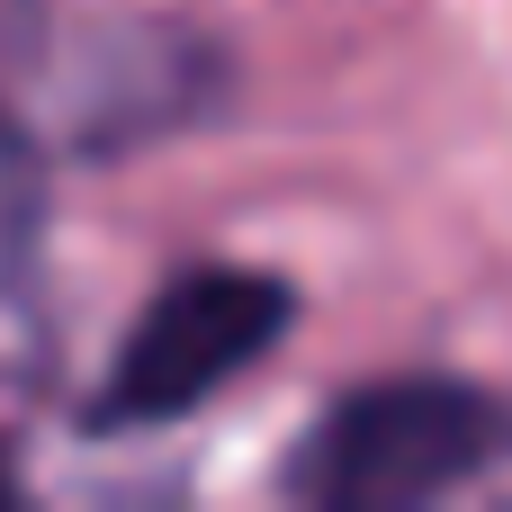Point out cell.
Here are the masks:
<instances>
[{
  "label": "cell",
  "instance_id": "1",
  "mask_svg": "<svg viewBox=\"0 0 512 512\" xmlns=\"http://www.w3.org/2000/svg\"><path fill=\"white\" fill-rule=\"evenodd\" d=\"M495 468H512L504 387L450 378V369H396V378L333 396L297 432L279 495L315 512H414V504L486 486Z\"/></svg>",
  "mask_w": 512,
  "mask_h": 512
},
{
  "label": "cell",
  "instance_id": "2",
  "mask_svg": "<svg viewBox=\"0 0 512 512\" xmlns=\"http://www.w3.org/2000/svg\"><path fill=\"white\" fill-rule=\"evenodd\" d=\"M288 324H297V288L279 270H243V261L171 270L153 288V306L135 315V333L117 342L81 423L90 432H162V423L198 414L207 396H225L261 351H279Z\"/></svg>",
  "mask_w": 512,
  "mask_h": 512
},
{
  "label": "cell",
  "instance_id": "3",
  "mask_svg": "<svg viewBox=\"0 0 512 512\" xmlns=\"http://www.w3.org/2000/svg\"><path fill=\"white\" fill-rule=\"evenodd\" d=\"M0 504H18V468H9V441H0Z\"/></svg>",
  "mask_w": 512,
  "mask_h": 512
}]
</instances>
